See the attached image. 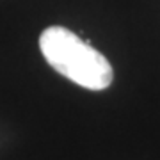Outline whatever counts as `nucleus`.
I'll return each instance as SVG.
<instances>
[{
  "instance_id": "nucleus-1",
  "label": "nucleus",
  "mask_w": 160,
  "mask_h": 160,
  "mask_svg": "<svg viewBox=\"0 0 160 160\" xmlns=\"http://www.w3.org/2000/svg\"><path fill=\"white\" fill-rule=\"evenodd\" d=\"M41 53L57 73L91 91H103L112 84L114 71L105 55L66 27L53 25L39 36Z\"/></svg>"
}]
</instances>
